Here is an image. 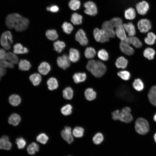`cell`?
Returning a JSON list of instances; mask_svg holds the SVG:
<instances>
[{
  "mask_svg": "<svg viewBox=\"0 0 156 156\" xmlns=\"http://www.w3.org/2000/svg\"><path fill=\"white\" fill-rule=\"evenodd\" d=\"M73 95V91L70 87L66 88L63 91V97L67 100L71 99Z\"/></svg>",
  "mask_w": 156,
  "mask_h": 156,
  "instance_id": "60d3db41",
  "label": "cell"
},
{
  "mask_svg": "<svg viewBox=\"0 0 156 156\" xmlns=\"http://www.w3.org/2000/svg\"><path fill=\"white\" fill-rule=\"evenodd\" d=\"M53 45L54 50L58 53L62 52L66 46L65 43L60 40L56 41L54 42Z\"/></svg>",
  "mask_w": 156,
  "mask_h": 156,
  "instance_id": "7bdbcfd3",
  "label": "cell"
},
{
  "mask_svg": "<svg viewBox=\"0 0 156 156\" xmlns=\"http://www.w3.org/2000/svg\"><path fill=\"white\" fill-rule=\"evenodd\" d=\"M115 31L116 35L121 41L125 40L127 38L123 24L116 28Z\"/></svg>",
  "mask_w": 156,
  "mask_h": 156,
  "instance_id": "d6986e66",
  "label": "cell"
},
{
  "mask_svg": "<svg viewBox=\"0 0 156 156\" xmlns=\"http://www.w3.org/2000/svg\"><path fill=\"white\" fill-rule=\"evenodd\" d=\"M124 28L129 36H133L136 34V30L135 25L131 22L127 23H123Z\"/></svg>",
  "mask_w": 156,
  "mask_h": 156,
  "instance_id": "e0dca14e",
  "label": "cell"
},
{
  "mask_svg": "<svg viewBox=\"0 0 156 156\" xmlns=\"http://www.w3.org/2000/svg\"><path fill=\"white\" fill-rule=\"evenodd\" d=\"M93 34L94 39L97 42L103 43L109 40V36L102 29L96 28L93 30Z\"/></svg>",
  "mask_w": 156,
  "mask_h": 156,
  "instance_id": "8992f818",
  "label": "cell"
},
{
  "mask_svg": "<svg viewBox=\"0 0 156 156\" xmlns=\"http://www.w3.org/2000/svg\"><path fill=\"white\" fill-rule=\"evenodd\" d=\"M73 107L70 104H67L63 107L61 109L62 113L65 116L70 115L72 112Z\"/></svg>",
  "mask_w": 156,
  "mask_h": 156,
  "instance_id": "7dc6e473",
  "label": "cell"
},
{
  "mask_svg": "<svg viewBox=\"0 0 156 156\" xmlns=\"http://www.w3.org/2000/svg\"><path fill=\"white\" fill-rule=\"evenodd\" d=\"M18 68L22 71L29 70L31 66L29 61L25 59H21L18 62Z\"/></svg>",
  "mask_w": 156,
  "mask_h": 156,
  "instance_id": "f1b7e54d",
  "label": "cell"
},
{
  "mask_svg": "<svg viewBox=\"0 0 156 156\" xmlns=\"http://www.w3.org/2000/svg\"><path fill=\"white\" fill-rule=\"evenodd\" d=\"M1 77H0V81L1 79Z\"/></svg>",
  "mask_w": 156,
  "mask_h": 156,
  "instance_id": "be15d7a7",
  "label": "cell"
},
{
  "mask_svg": "<svg viewBox=\"0 0 156 156\" xmlns=\"http://www.w3.org/2000/svg\"><path fill=\"white\" fill-rule=\"evenodd\" d=\"M47 37L49 40H54L57 39L58 37L57 31L55 29H49L45 33Z\"/></svg>",
  "mask_w": 156,
  "mask_h": 156,
  "instance_id": "b9f144b4",
  "label": "cell"
},
{
  "mask_svg": "<svg viewBox=\"0 0 156 156\" xmlns=\"http://www.w3.org/2000/svg\"><path fill=\"white\" fill-rule=\"evenodd\" d=\"M137 26L140 31L142 33L148 32L151 28V24L147 19L143 18L140 20L137 23Z\"/></svg>",
  "mask_w": 156,
  "mask_h": 156,
  "instance_id": "9c48e42d",
  "label": "cell"
},
{
  "mask_svg": "<svg viewBox=\"0 0 156 156\" xmlns=\"http://www.w3.org/2000/svg\"><path fill=\"white\" fill-rule=\"evenodd\" d=\"M61 135L62 138L68 144H71L74 140L71 129L69 127H65L62 131Z\"/></svg>",
  "mask_w": 156,
  "mask_h": 156,
  "instance_id": "5bb4252c",
  "label": "cell"
},
{
  "mask_svg": "<svg viewBox=\"0 0 156 156\" xmlns=\"http://www.w3.org/2000/svg\"><path fill=\"white\" fill-rule=\"evenodd\" d=\"M51 68L50 64L45 62H42L38 67L39 73L44 75L47 74L50 71Z\"/></svg>",
  "mask_w": 156,
  "mask_h": 156,
  "instance_id": "603a6c76",
  "label": "cell"
},
{
  "mask_svg": "<svg viewBox=\"0 0 156 156\" xmlns=\"http://www.w3.org/2000/svg\"><path fill=\"white\" fill-rule=\"evenodd\" d=\"M156 40V35L152 32L148 33L147 36L144 39L146 44L149 45H152L155 43Z\"/></svg>",
  "mask_w": 156,
  "mask_h": 156,
  "instance_id": "8d00e7d4",
  "label": "cell"
},
{
  "mask_svg": "<svg viewBox=\"0 0 156 156\" xmlns=\"http://www.w3.org/2000/svg\"><path fill=\"white\" fill-rule=\"evenodd\" d=\"M18 148L19 149L23 148L26 145V142L25 140L22 137L16 138V140Z\"/></svg>",
  "mask_w": 156,
  "mask_h": 156,
  "instance_id": "f5cc1de1",
  "label": "cell"
},
{
  "mask_svg": "<svg viewBox=\"0 0 156 156\" xmlns=\"http://www.w3.org/2000/svg\"><path fill=\"white\" fill-rule=\"evenodd\" d=\"M12 147V144L9 141L8 137L6 135L1 137L0 138V149L9 150Z\"/></svg>",
  "mask_w": 156,
  "mask_h": 156,
  "instance_id": "2e32d148",
  "label": "cell"
},
{
  "mask_svg": "<svg viewBox=\"0 0 156 156\" xmlns=\"http://www.w3.org/2000/svg\"><path fill=\"white\" fill-rule=\"evenodd\" d=\"M109 20L115 28L123 24V23L122 19L119 16L113 17Z\"/></svg>",
  "mask_w": 156,
  "mask_h": 156,
  "instance_id": "bcb514c9",
  "label": "cell"
},
{
  "mask_svg": "<svg viewBox=\"0 0 156 156\" xmlns=\"http://www.w3.org/2000/svg\"><path fill=\"white\" fill-rule=\"evenodd\" d=\"M21 118L20 115L16 113L12 114L8 119L9 123L14 126L18 125L21 121Z\"/></svg>",
  "mask_w": 156,
  "mask_h": 156,
  "instance_id": "83f0119b",
  "label": "cell"
},
{
  "mask_svg": "<svg viewBox=\"0 0 156 156\" xmlns=\"http://www.w3.org/2000/svg\"><path fill=\"white\" fill-rule=\"evenodd\" d=\"M124 15L125 18L127 20H133L136 16L135 10L132 7L128 8L124 11Z\"/></svg>",
  "mask_w": 156,
  "mask_h": 156,
  "instance_id": "ffe728a7",
  "label": "cell"
},
{
  "mask_svg": "<svg viewBox=\"0 0 156 156\" xmlns=\"http://www.w3.org/2000/svg\"><path fill=\"white\" fill-rule=\"evenodd\" d=\"M75 39L83 46L86 45L88 43L86 33L82 29H79L77 31L75 35Z\"/></svg>",
  "mask_w": 156,
  "mask_h": 156,
  "instance_id": "7c38bea8",
  "label": "cell"
},
{
  "mask_svg": "<svg viewBox=\"0 0 156 156\" xmlns=\"http://www.w3.org/2000/svg\"><path fill=\"white\" fill-rule=\"evenodd\" d=\"M84 133V128L80 126L75 127L72 131L73 135L76 138H81L83 135Z\"/></svg>",
  "mask_w": 156,
  "mask_h": 156,
  "instance_id": "ab89813d",
  "label": "cell"
},
{
  "mask_svg": "<svg viewBox=\"0 0 156 156\" xmlns=\"http://www.w3.org/2000/svg\"><path fill=\"white\" fill-rule=\"evenodd\" d=\"M9 101L12 105L16 106L20 104L21 101V99L18 95L12 94L9 98Z\"/></svg>",
  "mask_w": 156,
  "mask_h": 156,
  "instance_id": "4dcf8cb0",
  "label": "cell"
},
{
  "mask_svg": "<svg viewBox=\"0 0 156 156\" xmlns=\"http://www.w3.org/2000/svg\"><path fill=\"white\" fill-rule=\"evenodd\" d=\"M86 68L93 76L97 78L102 76L106 70V66L103 63L100 61L94 60L88 62Z\"/></svg>",
  "mask_w": 156,
  "mask_h": 156,
  "instance_id": "6da1fadb",
  "label": "cell"
},
{
  "mask_svg": "<svg viewBox=\"0 0 156 156\" xmlns=\"http://www.w3.org/2000/svg\"><path fill=\"white\" fill-rule=\"evenodd\" d=\"M46 9L48 11H50L53 13H56L59 11V9L57 5H53L50 7H47Z\"/></svg>",
  "mask_w": 156,
  "mask_h": 156,
  "instance_id": "11a10c76",
  "label": "cell"
},
{
  "mask_svg": "<svg viewBox=\"0 0 156 156\" xmlns=\"http://www.w3.org/2000/svg\"><path fill=\"white\" fill-rule=\"evenodd\" d=\"M29 24V19L22 16L17 21L14 29L17 31H22L27 29Z\"/></svg>",
  "mask_w": 156,
  "mask_h": 156,
  "instance_id": "8fae6325",
  "label": "cell"
},
{
  "mask_svg": "<svg viewBox=\"0 0 156 156\" xmlns=\"http://www.w3.org/2000/svg\"><path fill=\"white\" fill-rule=\"evenodd\" d=\"M131 109L128 107H125L120 110L118 120L125 123H129L133 120V117L131 113Z\"/></svg>",
  "mask_w": 156,
  "mask_h": 156,
  "instance_id": "5b68a950",
  "label": "cell"
},
{
  "mask_svg": "<svg viewBox=\"0 0 156 156\" xmlns=\"http://www.w3.org/2000/svg\"><path fill=\"white\" fill-rule=\"evenodd\" d=\"M153 120L156 122V113L153 116Z\"/></svg>",
  "mask_w": 156,
  "mask_h": 156,
  "instance_id": "94428289",
  "label": "cell"
},
{
  "mask_svg": "<svg viewBox=\"0 0 156 156\" xmlns=\"http://www.w3.org/2000/svg\"><path fill=\"white\" fill-rule=\"evenodd\" d=\"M70 61L69 56L66 54H64L58 57L57 60L58 66L64 70H65L70 67Z\"/></svg>",
  "mask_w": 156,
  "mask_h": 156,
  "instance_id": "30bf717a",
  "label": "cell"
},
{
  "mask_svg": "<svg viewBox=\"0 0 156 156\" xmlns=\"http://www.w3.org/2000/svg\"><path fill=\"white\" fill-rule=\"evenodd\" d=\"M104 137L101 133L98 132L93 136L92 139L93 143L96 145H99L103 141Z\"/></svg>",
  "mask_w": 156,
  "mask_h": 156,
  "instance_id": "ee69618b",
  "label": "cell"
},
{
  "mask_svg": "<svg viewBox=\"0 0 156 156\" xmlns=\"http://www.w3.org/2000/svg\"><path fill=\"white\" fill-rule=\"evenodd\" d=\"M132 86L134 89L138 91H142L144 88V85L142 81L140 79H135L134 81Z\"/></svg>",
  "mask_w": 156,
  "mask_h": 156,
  "instance_id": "836d02e7",
  "label": "cell"
},
{
  "mask_svg": "<svg viewBox=\"0 0 156 156\" xmlns=\"http://www.w3.org/2000/svg\"><path fill=\"white\" fill-rule=\"evenodd\" d=\"M148 92L156 94V85L152 86L150 88Z\"/></svg>",
  "mask_w": 156,
  "mask_h": 156,
  "instance_id": "91938a15",
  "label": "cell"
},
{
  "mask_svg": "<svg viewBox=\"0 0 156 156\" xmlns=\"http://www.w3.org/2000/svg\"><path fill=\"white\" fill-rule=\"evenodd\" d=\"M118 75L122 79L125 81L129 80L131 77L130 73L127 70H121L117 73Z\"/></svg>",
  "mask_w": 156,
  "mask_h": 156,
  "instance_id": "681fc988",
  "label": "cell"
},
{
  "mask_svg": "<svg viewBox=\"0 0 156 156\" xmlns=\"http://www.w3.org/2000/svg\"><path fill=\"white\" fill-rule=\"evenodd\" d=\"M62 27L64 32L67 34H70L74 28L71 23L67 22H65L63 23Z\"/></svg>",
  "mask_w": 156,
  "mask_h": 156,
  "instance_id": "f6af8a7d",
  "label": "cell"
},
{
  "mask_svg": "<svg viewBox=\"0 0 156 156\" xmlns=\"http://www.w3.org/2000/svg\"><path fill=\"white\" fill-rule=\"evenodd\" d=\"M48 140V137L44 133L40 134L36 137L37 141L42 144H46Z\"/></svg>",
  "mask_w": 156,
  "mask_h": 156,
  "instance_id": "f907efd6",
  "label": "cell"
},
{
  "mask_svg": "<svg viewBox=\"0 0 156 156\" xmlns=\"http://www.w3.org/2000/svg\"></svg>",
  "mask_w": 156,
  "mask_h": 156,
  "instance_id": "e7e4bbea",
  "label": "cell"
},
{
  "mask_svg": "<svg viewBox=\"0 0 156 156\" xmlns=\"http://www.w3.org/2000/svg\"><path fill=\"white\" fill-rule=\"evenodd\" d=\"M83 17L81 14L77 12H74L71 15L70 21L75 25H79L82 24Z\"/></svg>",
  "mask_w": 156,
  "mask_h": 156,
  "instance_id": "ac0fdd59",
  "label": "cell"
},
{
  "mask_svg": "<svg viewBox=\"0 0 156 156\" xmlns=\"http://www.w3.org/2000/svg\"><path fill=\"white\" fill-rule=\"evenodd\" d=\"M155 54V52L154 50L151 48H146L143 52L144 56L149 60H153Z\"/></svg>",
  "mask_w": 156,
  "mask_h": 156,
  "instance_id": "74e56055",
  "label": "cell"
},
{
  "mask_svg": "<svg viewBox=\"0 0 156 156\" xmlns=\"http://www.w3.org/2000/svg\"><path fill=\"white\" fill-rule=\"evenodd\" d=\"M80 57V53L77 49L73 48L70 49L69 57L71 61L76 62L79 60Z\"/></svg>",
  "mask_w": 156,
  "mask_h": 156,
  "instance_id": "44dd1931",
  "label": "cell"
},
{
  "mask_svg": "<svg viewBox=\"0 0 156 156\" xmlns=\"http://www.w3.org/2000/svg\"><path fill=\"white\" fill-rule=\"evenodd\" d=\"M135 128L138 133L144 135L149 131V125L146 119L143 118H139L135 121Z\"/></svg>",
  "mask_w": 156,
  "mask_h": 156,
  "instance_id": "7a4b0ae2",
  "label": "cell"
},
{
  "mask_svg": "<svg viewBox=\"0 0 156 156\" xmlns=\"http://www.w3.org/2000/svg\"><path fill=\"white\" fill-rule=\"evenodd\" d=\"M13 51L14 53L17 54H26L29 52V50L27 48L23 47L19 43H17L14 45Z\"/></svg>",
  "mask_w": 156,
  "mask_h": 156,
  "instance_id": "d4e9b609",
  "label": "cell"
},
{
  "mask_svg": "<svg viewBox=\"0 0 156 156\" xmlns=\"http://www.w3.org/2000/svg\"><path fill=\"white\" fill-rule=\"evenodd\" d=\"M135 8L139 14L144 15H145L148 12L149 6L147 2L143 1L137 3L136 5Z\"/></svg>",
  "mask_w": 156,
  "mask_h": 156,
  "instance_id": "4fadbf2b",
  "label": "cell"
},
{
  "mask_svg": "<svg viewBox=\"0 0 156 156\" xmlns=\"http://www.w3.org/2000/svg\"><path fill=\"white\" fill-rule=\"evenodd\" d=\"M47 84L48 89L51 90L56 89L58 86L57 80L56 79L53 77L50 78L48 79Z\"/></svg>",
  "mask_w": 156,
  "mask_h": 156,
  "instance_id": "1f68e13d",
  "label": "cell"
},
{
  "mask_svg": "<svg viewBox=\"0 0 156 156\" xmlns=\"http://www.w3.org/2000/svg\"><path fill=\"white\" fill-rule=\"evenodd\" d=\"M68 6L72 10L77 11L80 8L81 2L80 0H70L68 3Z\"/></svg>",
  "mask_w": 156,
  "mask_h": 156,
  "instance_id": "f546056e",
  "label": "cell"
},
{
  "mask_svg": "<svg viewBox=\"0 0 156 156\" xmlns=\"http://www.w3.org/2000/svg\"><path fill=\"white\" fill-rule=\"evenodd\" d=\"M14 64L5 59L0 60V66L4 68H12L14 67Z\"/></svg>",
  "mask_w": 156,
  "mask_h": 156,
  "instance_id": "816d5d0a",
  "label": "cell"
},
{
  "mask_svg": "<svg viewBox=\"0 0 156 156\" xmlns=\"http://www.w3.org/2000/svg\"><path fill=\"white\" fill-rule=\"evenodd\" d=\"M103 29L109 37L113 38L115 36V31L113 26L110 20L104 21L101 25Z\"/></svg>",
  "mask_w": 156,
  "mask_h": 156,
  "instance_id": "ba28073f",
  "label": "cell"
},
{
  "mask_svg": "<svg viewBox=\"0 0 156 156\" xmlns=\"http://www.w3.org/2000/svg\"><path fill=\"white\" fill-rule=\"evenodd\" d=\"M87 76L84 73H75L73 78L75 83H79L84 81L86 79Z\"/></svg>",
  "mask_w": 156,
  "mask_h": 156,
  "instance_id": "4316f807",
  "label": "cell"
},
{
  "mask_svg": "<svg viewBox=\"0 0 156 156\" xmlns=\"http://www.w3.org/2000/svg\"><path fill=\"white\" fill-rule=\"evenodd\" d=\"M6 72L5 69L0 66V77H1L4 76L6 74Z\"/></svg>",
  "mask_w": 156,
  "mask_h": 156,
  "instance_id": "680465c9",
  "label": "cell"
},
{
  "mask_svg": "<svg viewBox=\"0 0 156 156\" xmlns=\"http://www.w3.org/2000/svg\"><path fill=\"white\" fill-rule=\"evenodd\" d=\"M39 149V147L38 144L35 142L31 143L27 147V151L30 155H34L36 152H38Z\"/></svg>",
  "mask_w": 156,
  "mask_h": 156,
  "instance_id": "d590c367",
  "label": "cell"
},
{
  "mask_svg": "<svg viewBox=\"0 0 156 156\" xmlns=\"http://www.w3.org/2000/svg\"><path fill=\"white\" fill-rule=\"evenodd\" d=\"M0 42L5 49L9 50L11 48V44L13 42V36L11 32L7 31L3 33L0 37Z\"/></svg>",
  "mask_w": 156,
  "mask_h": 156,
  "instance_id": "277c9868",
  "label": "cell"
},
{
  "mask_svg": "<svg viewBox=\"0 0 156 156\" xmlns=\"http://www.w3.org/2000/svg\"><path fill=\"white\" fill-rule=\"evenodd\" d=\"M84 96L86 99L88 101H91L94 100L96 96V93L92 88H87L84 92Z\"/></svg>",
  "mask_w": 156,
  "mask_h": 156,
  "instance_id": "cb8c5ba5",
  "label": "cell"
},
{
  "mask_svg": "<svg viewBox=\"0 0 156 156\" xmlns=\"http://www.w3.org/2000/svg\"><path fill=\"white\" fill-rule=\"evenodd\" d=\"M125 40L129 44H132L137 48H140L142 46L141 41L136 37L133 36L127 37Z\"/></svg>",
  "mask_w": 156,
  "mask_h": 156,
  "instance_id": "7402d4cb",
  "label": "cell"
},
{
  "mask_svg": "<svg viewBox=\"0 0 156 156\" xmlns=\"http://www.w3.org/2000/svg\"><path fill=\"white\" fill-rule=\"evenodd\" d=\"M119 48L123 53L127 55H131L134 53L133 48L125 40L121 41L120 43Z\"/></svg>",
  "mask_w": 156,
  "mask_h": 156,
  "instance_id": "9a60e30c",
  "label": "cell"
},
{
  "mask_svg": "<svg viewBox=\"0 0 156 156\" xmlns=\"http://www.w3.org/2000/svg\"><path fill=\"white\" fill-rule=\"evenodd\" d=\"M128 64L127 60L124 57L120 56L117 59L115 64L118 68L125 69L127 67Z\"/></svg>",
  "mask_w": 156,
  "mask_h": 156,
  "instance_id": "484cf974",
  "label": "cell"
},
{
  "mask_svg": "<svg viewBox=\"0 0 156 156\" xmlns=\"http://www.w3.org/2000/svg\"><path fill=\"white\" fill-rule=\"evenodd\" d=\"M29 79L34 86L38 85L41 81L42 77L39 74L34 73L31 75L29 77Z\"/></svg>",
  "mask_w": 156,
  "mask_h": 156,
  "instance_id": "d6a6232c",
  "label": "cell"
},
{
  "mask_svg": "<svg viewBox=\"0 0 156 156\" xmlns=\"http://www.w3.org/2000/svg\"><path fill=\"white\" fill-rule=\"evenodd\" d=\"M96 51L94 48L91 47H88L85 49L84 54L86 57L88 59L94 58L96 54Z\"/></svg>",
  "mask_w": 156,
  "mask_h": 156,
  "instance_id": "f35d334b",
  "label": "cell"
},
{
  "mask_svg": "<svg viewBox=\"0 0 156 156\" xmlns=\"http://www.w3.org/2000/svg\"><path fill=\"white\" fill-rule=\"evenodd\" d=\"M83 12L87 15L90 16H96L98 13V8L96 3L91 0L85 2L83 4Z\"/></svg>",
  "mask_w": 156,
  "mask_h": 156,
  "instance_id": "3957f363",
  "label": "cell"
},
{
  "mask_svg": "<svg viewBox=\"0 0 156 156\" xmlns=\"http://www.w3.org/2000/svg\"><path fill=\"white\" fill-rule=\"evenodd\" d=\"M5 59L14 64L18 63V58L16 54L9 52L6 53Z\"/></svg>",
  "mask_w": 156,
  "mask_h": 156,
  "instance_id": "e575fe53",
  "label": "cell"
},
{
  "mask_svg": "<svg viewBox=\"0 0 156 156\" xmlns=\"http://www.w3.org/2000/svg\"><path fill=\"white\" fill-rule=\"evenodd\" d=\"M155 142L156 143V133H155L153 136Z\"/></svg>",
  "mask_w": 156,
  "mask_h": 156,
  "instance_id": "6125c7cd",
  "label": "cell"
},
{
  "mask_svg": "<svg viewBox=\"0 0 156 156\" xmlns=\"http://www.w3.org/2000/svg\"><path fill=\"white\" fill-rule=\"evenodd\" d=\"M22 16L17 13H13L8 15L5 18L6 26L10 29L14 28L18 21Z\"/></svg>",
  "mask_w": 156,
  "mask_h": 156,
  "instance_id": "52a82bcc",
  "label": "cell"
},
{
  "mask_svg": "<svg viewBox=\"0 0 156 156\" xmlns=\"http://www.w3.org/2000/svg\"><path fill=\"white\" fill-rule=\"evenodd\" d=\"M5 50L2 48L0 49V60L5 59L6 54Z\"/></svg>",
  "mask_w": 156,
  "mask_h": 156,
  "instance_id": "6f0895ef",
  "label": "cell"
},
{
  "mask_svg": "<svg viewBox=\"0 0 156 156\" xmlns=\"http://www.w3.org/2000/svg\"><path fill=\"white\" fill-rule=\"evenodd\" d=\"M120 112L119 109H116L113 111L112 113V118L114 120H118V116Z\"/></svg>",
  "mask_w": 156,
  "mask_h": 156,
  "instance_id": "9f6ffc18",
  "label": "cell"
},
{
  "mask_svg": "<svg viewBox=\"0 0 156 156\" xmlns=\"http://www.w3.org/2000/svg\"><path fill=\"white\" fill-rule=\"evenodd\" d=\"M148 97L150 103L156 107V94L148 92Z\"/></svg>",
  "mask_w": 156,
  "mask_h": 156,
  "instance_id": "db71d44e",
  "label": "cell"
},
{
  "mask_svg": "<svg viewBox=\"0 0 156 156\" xmlns=\"http://www.w3.org/2000/svg\"><path fill=\"white\" fill-rule=\"evenodd\" d=\"M97 55L100 60L104 61L107 60L109 58L107 52L103 49H101L98 51Z\"/></svg>",
  "mask_w": 156,
  "mask_h": 156,
  "instance_id": "c3c4849f",
  "label": "cell"
}]
</instances>
